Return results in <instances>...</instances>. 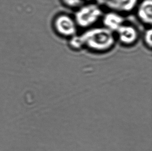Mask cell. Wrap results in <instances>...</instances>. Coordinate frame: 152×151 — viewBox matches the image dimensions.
Segmentation results:
<instances>
[{"instance_id":"cell-2","label":"cell","mask_w":152,"mask_h":151,"mask_svg":"<svg viewBox=\"0 0 152 151\" xmlns=\"http://www.w3.org/2000/svg\"><path fill=\"white\" fill-rule=\"evenodd\" d=\"M75 10L73 17L76 24L78 28L85 30L95 27L104 14L102 7L93 3H86Z\"/></svg>"},{"instance_id":"cell-9","label":"cell","mask_w":152,"mask_h":151,"mask_svg":"<svg viewBox=\"0 0 152 151\" xmlns=\"http://www.w3.org/2000/svg\"><path fill=\"white\" fill-rule=\"evenodd\" d=\"M143 40L147 48L151 50L152 47V30L151 27H148L143 33Z\"/></svg>"},{"instance_id":"cell-7","label":"cell","mask_w":152,"mask_h":151,"mask_svg":"<svg viewBox=\"0 0 152 151\" xmlns=\"http://www.w3.org/2000/svg\"><path fill=\"white\" fill-rule=\"evenodd\" d=\"M134 10L140 23L146 27L152 26V0H140Z\"/></svg>"},{"instance_id":"cell-3","label":"cell","mask_w":152,"mask_h":151,"mask_svg":"<svg viewBox=\"0 0 152 151\" xmlns=\"http://www.w3.org/2000/svg\"><path fill=\"white\" fill-rule=\"evenodd\" d=\"M53 25L56 33L61 37L70 39L77 34L78 26L74 17L67 14L57 15L53 19Z\"/></svg>"},{"instance_id":"cell-1","label":"cell","mask_w":152,"mask_h":151,"mask_svg":"<svg viewBox=\"0 0 152 151\" xmlns=\"http://www.w3.org/2000/svg\"><path fill=\"white\" fill-rule=\"evenodd\" d=\"M69 46L73 50L85 48L89 51L104 53L114 47L116 39L114 33L104 27H93L69 39Z\"/></svg>"},{"instance_id":"cell-4","label":"cell","mask_w":152,"mask_h":151,"mask_svg":"<svg viewBox=\"0 0 152 151\" xmlns=\"http://www.w3.org/2000/svg\"><path fill=\"white\" fill-rule=\"evenodd\" d=\"M114 34L116 39L121 45L128 47L135 45L140 37L138 28L135 25L126 22L119 27Z\"/></svg>"},{"instance_id":"cell-8","label":"cell","mask_w":152,"mask_h":151,"mask_svg":"<svg viewBox=\"0 0 152 151\" xmlns=\"http://www.w3.org/2000/svg\"><path fill=\"white\" fill-rule=\"evenodd\" d=\"M61 1L66 7L76 9L84 4L86 0H61Z\"/></svg>"},{"instance_id":"cell-6","label":"cell","mask_w":152,"mask_h":151,"mask_svg":"<svg viewBox=\"0 0 152 151\" xmlns=\"http://www.w3.org/2000/svg\"><path fill=\"white\" fill-rule=\"evenodd\" d=\"M101 20L103 27L114 33L126 22L123 14L111 10L103 14Z\"/></svg>"},{"instance_id":"cell-5","label":"cell","mask_w":152,"mask_h":151,"mask_svg":"<svg viewBox=\"0 0 152 151\" xmlns=\"http://www.w3.org/2000/svg\"><path fill=\"white\" fill-rule=\"evenodd\" d=\"M140 0H100L99 5L109 10L121 14L132 12L135 9Z\"/></svg>"}]
</instances>
